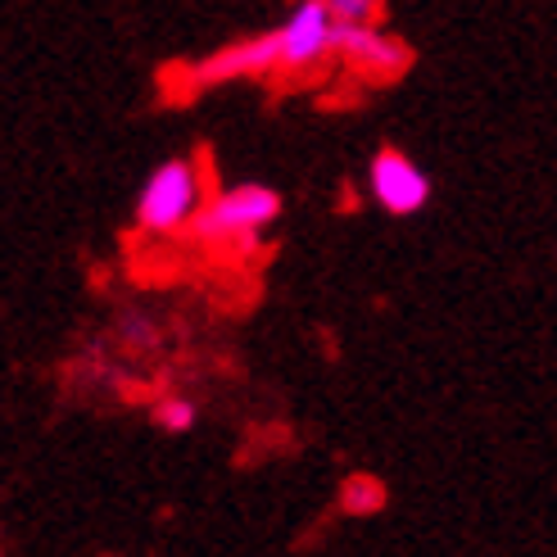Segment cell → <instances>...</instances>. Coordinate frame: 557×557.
<instances>
[{"instance_id":"cell-1","label":"cell","mask_w":557,"mask_h":557,"mask_svg":"<svg viewBox=\"0 0 557 557\" xmlns=\"http://www.w3.org/2000/svg\"><path fill=\"white\" fill-rule=\"evenodd\" d=\"M282 190L268 186V182H232V186H218L200 218L190 222V240L213 249V255H232V259H249L259 255L263 240L272 236V227L282 222Z\"/></svg>"},{"instance_id":"cell-2","label":"cell","mask_w":557,"mask_h":557,"mask_svg":"<svg viewBox=\"0 0 557 557\" xmlns=\"http://www.w3.org/2000/svg\"><path fill=\"white\" fill-rule=\"evenodd\" d=\"M209 195L213 190L205 177V163L195 154H173L146 173L141 190H136V205H132V227L154 240L186 236Z\"/></svg>"},{"instance_id":"cell-3","label":"cell","mask_w":557,"mask_h":557,"mask_svg":"<svg viewBox=\"0 0 557 557\" xmlns=\"http://www.w3.org/2000/svg\"><path fill=\"white\" fill-rule=\"evenodd\" d=\"M268 77H282V41H276V27L227 41V46H218L177 69L182 91H213V87H232V82H268Z\"/></svg>"},{"instance_id":"cell-4","label":"cell","mask_w":557,"mask_h":557,"mask_svg":"<svg viewBox=\"0 0 557 557\" xmlns=\"http://www.w3.org/2000/svg\"><path fill=\"white\" fill-rule=\"evenodd\" d=\"M341 18L326 0H295L290 14L276 23V41H282V77L309 82L336 60Z\"/></svg>"},{"instance_id":"cell-5","label":"cell","mask_w":557,"mask_h":557,"mask_svg":"<svg viewBox=\"0 0 557 557\" xmlns=\"http://www.w3.org/2000/svg\"><path fill=\"white\" fill-rule=\"evenodd\" d=\"M336 60L363 82H399L412 69V46L376 23H341L336 37Z\"/></svg>"},{"instance_id":"cell-6","label":"cell","mask_w":557,"mask_h":557,"mask_svg":"<svg viewBox=\"0 0 557 557\" xmlns=\"http://www.w3.org/2000/svg\"><path fill=\"white\" fill-rule=\"evenodd\" d=\"M368 195L372 205L389 218H412L431 205V177L408 150L381 146L368 163Z\"/></svg>"},{"instance_id":"cell-7","label":"cell","mask_w":557,"mask_h":557,"mask_svg":"<svg viewBox=\"0 0 557 557\" xmlns=\"http://www.w3.org/2000/svg\"><path fill=\"white\" fill-rule=\"evenodd\" d=\"M381 508H385V485L376 476H368V471H354V476H345V485H341V512L372 517Z\"/></svg>"},{"instance_id":"cell-8","label":"cell","mask_w":557,"mask_h":557,"mask_svg":"<svg viewBox=\"0 0 557 557\" xmlns=\"http://www.w3.org/2000/svg\"><path fill=\"white\" fill-rule=\"evenodd\" d=\"M150 422L163 435H186V431H195V422H200V408H195V399H186V395H159L150 408Z\"/></svg>"},{"instance_id":"cell-9","label":"cell","mask_w":557,"mask_h":557,"mask_svg":"<svg viewBox=\"0 0 557 557\" xmlns=\"http://www.w3.org/2000/svg\"><path fill=\"white\" fill-rule=\"evenodd\" d=\"M119 341H123V349H132V354L159 349V341H163L159 318L146 313V309H123V318H119Z\"/></svg>"},{"instance_id":"cell-10","label":"cell","mask_w":557,"mask_h":557,"mask_svg":"<svg viewBox=\"0 0 557 557\" xmlns=\"http://www.w3.org/2000/svg\"><path fill=\"white\" fill-rule=\"evenodd\" d=\"M336 10L341 23H376L381 18V0H326Z\"/></svg>"}]
</instances>
